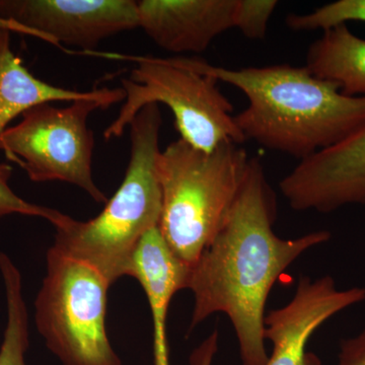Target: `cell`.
<instances>
[{
    "label": "cell",
    "mask_w": 365,
    "mask_h": 365,
    "mask_svg": "<svg viewBox=\"0 0 365 365\" xmlns=\"http://www.w3.org/2000/svg\"><path fill=\"white\" fill-rule=\"evenodd\" d=\"M250 158L242 144L225 143L212 151L179 138L160 151V228L179 260L192 267L217 234L246 177Z\"/></svg>",
    "instance_id": "4"
},
{
    "label": "cell",
    "mask_w": 365,
    "mask_h": 365,
    "mask_svg": "<svg viewBox=\"0 0 365 365\" xmlns=\"http://www.w3.org/2000/svg\"><path fill=\"white\" fill-rule=\"evenodd\" d=\"M11 175L13 168L6 163H0V218L18 213L21 215L44 218L54 227L64 220L66 215L58 210L28 202L25 199L16 195L14 190L9 187Z\"/></svg>",
    "instance_id": "17"
},
{
    "label": "cell",
    "mask_w": 365,
    "mask_h": 365,
    "mask_svg": "<svg viewBox=\"0 0 365 365\" xmlns=\"http://www.w3.org/2000/svg\"><path fill=\"white\" fill-rule=\"evenodd\" d=\"M277 201L260 158H250L246 177L225 222L190 267L194 297L189 332L215 314L234 327L242 365H266V302L278 278L309 250L331 239L328 230L281 239L274 232Z\"/></svg>",
    "instance_id": "1"
},
{
    "label": "cell",
    "mask_w": 365,
    "mask_h": 365,
    "mask_svg": "<svg viewBox=\"0 0 365 365\" xmlns=\"http://www.w3.org/2000/svg\"><path fill=\"white\" fill-rule=\"evenodd\" d=\"M11 31L0 26V133L28 110L47 103L85 100L96 97L101 88L90 91L67 90L44 83L24 66L11 47Z\"/></svg>",
    "instance_id": "13"
},
{
    "label": "cell",
    "mask_w": 365,
    "mask_h": 365,
    "mask_svg": "<svg viewBox=\"0 0 365 365\" xmlns=\"http://www.w3.org/2000/svg\"><path fill=\"white\" fill-rule=\"evenodd\" d=\"M307 69L316 78L332 83L349 97H365V39L347 25L323 31L309 45Z\"/></svg>",
    "instance_id": "14"
},
{
    "label": "cell",
    "mask_w": 365,
    "mask_h": 365,
    "mask_svg": "<svg viewBox=\"0 0 365 365\" xmlns=\"http://www.w3.org/2000/svg\"><path fill=\"white\" fill-rule=\"evenodd\" d=\"M0 26L83 52L139 28L134 0H0Z\"/></svg>",
    "instance_id": "8"
},
{
    "label": "cell",
    "mask_w": 365,
    "mask_h": 365,
    "mask_svg": "<svg viewBox=\"0 0 365 365\" xmlns=\"http://www.w3.org/2000/svg\"><path fill=\"white\" fill-rule=\"evenodd\" d=\"M279 188L297 211L329 213L365 204V124L336 145L300 160Z\"/></svg>",
    "instance_id": "9"
},
{
    "label": "cell",
    "mask_w": 365,
    "mask_h": 365,
    "mask_svg": "<svg viewBox=\"0 0 365 365\" xmlns=\"http://www.w3.org/2000/svg\"><path fill=\"white\" fill-rule=\"evenodd\" d=\"M139 28L168 52L202 53L237 29L240 0H141Z\"/></svg>",
    "instance_id": "11"
},
{
    "label": "cell",
    "mask_w": 365,
    "mask_h": 365,
    "mask_svg": "<svg viewBox=\"0 0 365 365\" xmlns=\"http://www.w3.org/2000/svg\"><path fill=\"white\" fill-rule=\"evenodd\" d=\"M186 66L242 91L248 106L235 119L246 141L304 160L365 124V97H349L306 66L230 68L182 57Z\"/></svg>",
    "instance_id": "2"
},
{
    "label": "cell",
    "mask_w": 365,
    "mask_h": 365,
    "mask_svg": "<svg viewBox=\"0 0 365 365\" xmlns=\"http://www.w3.org/2000/svg\"><path fill=\"white\" fill-rule=\"evenodd\" d=\"M348 21L365 23V0H338L307 14H290L287 26L294 32L325 31L333 26L347 25Z\"/></svg>",
    "instance_id": "16"
},
{
    "label": "cell",
    "mask_w": 365,
    "mask_h": 365,
    "mask_svg": "<svg viewBox=\"0 0 365 365\" xmlns=\"http://www.w3.org/2000/svg\"><path fill=\"white\" fill-rule=\"evenodd\" d=\"M190 267L175 256L158 227L148 232L132 257L128 276L140 283L153 314L155 365H170L167 316L173 297L187 289Z\"/></svg>",
    "instance_id": "12"
},
{
    "label": "cell",
    "mask_w": 365,
    "mask_h": 365,
    "mask_svg": "<svg viewBox=\"0 0 365 365\" xmlns=\"http://www.w3.org/2000/svg\"><path fill=\"white\" fill-rule=\"evenodd\" d=\"M162 124L158 104L143 108L129 125L131 155L123 182L104 210L88 222L66 215L54 227L53 246L90 264L111 285L128 276L139 242L160 225L163 201L158 160Z\"/></svg>",
    "instance_id": "3"
},
{
    "label": "cell",
    "mask_w": 365,
    "mask_h": 365,
    "mask_svg": "<svg viewBox=\"0 0 365 365\" xmlns=\"http://www.w3.org/2000/svg\"><path fill=\"white\" fill-rule=\"evenodd\" d=\"M365 300V288L340 289L331 276H302L292 300L265 317V340L273 345L266 365H322L307 352L313 334L328 319Z\"/></svg>",
    "instance_id": "10"
},
{
    "label": "cell",
    "mask_w": 365,
    "mask_h": 365,
    "mask_svg": "<svg viewBox=\"0 0 365 365\" xmlns=\"http://www.w3.org/2000/svg\"><path fill=\"white\" fill-rule=\"evenodd\" d=\"M46 265L35 321L48 349L63 365H122L106 327L109 281L54 246Z\"/></svg>",
    "instance_id": "6"
},
{
    "label": "cell",
    "mask_w": 365,
    "mask_h": 365,
    "mask_svg": "<svg viewBox=\"0 0 365 365\" xmlns=\"http://www.w3.org/2000/svg\"><path fill=\"white\" fill-rule=\"evenodd\" d=\"M122 88H101L96 97L74 101L67 107L50 103L21 115L20 123L0 133V151L18 163L31 181H60L76 185L93 201L107 203V196L93 178L95 136L88 125L91 113L124 102Z\"/></svg>",
    "instance_id": "7"
},
{
    "label": "cell",
    "mask_w": 365,
    "mask_h": 365,
    "mask_svg": "<svg viewBox=\"0 0 365 365\" xmlns=\"http://www.w3.org/2000/svg\"><path fill=\"white\" fill-rule=\"evenodd\" d=\"M0 272L6 287L7 322L0 347V365H26L29 319L21 272L6 254L0 252Z\"/></svg>",
    "instance_id": "15"
},
{
    "label": "cell",
    "mask_w": 365,
    "mask_h": 365,
    "mask_svg": "<svg viewBox=\"0 0 365 365\" xmlns=\"http://www.w3.org/2000/svg\"><path fill=\"white\" fill-rule=\"evenodd\" d=\"M277 6L275 0H240L237 30L250 40L264 39Z\"/></svg>",
    "instance_id": "18"
},
{
    "label": "cell",
    "mask_w": 365,
    "mask_h": 365,
    "mask_svg": "<svg viewBox=\"0 0 365 365\" xmlns=\"http://www.w3.org/2000/svg\"><path fill=\"white\" fill-rule=\"evenodd\" d=\"M117 57L134 60L137 67L130 78H121L126 98L104 131L108 140L123 135L145 106L162 103L174 115L180 138L193 148L212 151L222 143H246L232 114L234 107L216 79L190 68L182 57Z\"/></svg>",
    "instance_id": "5"
},
{
    "label": "cell",
    "mask_w": 365,
    "mask_h": 365,
    "mask_svg": "<svg viewBox=\"0 0 365 365\" xmlns=\"http://www.w3.org/2000/svg\"><path fill=\"white\" fill-rule=\"evenodd\" d=\"M337 365H365V330L341 343Z\"/></svg>",
    "instance_id": "19"
},
{
    "label": "cell",
    "mask_w": 365,
    "mask_h": 365,
    "mask_svg": "<svg viewBox=\"0 0 365 365\" xmlns=\"http://www.w3.org/2000/svg\"><path fill=\"white\" fill-rule=\"evenodd\" d=\"M218 350V332L213 331L190 356V365H212Z\"/></svg>",
    "instance_id": "20"
}]
</instances>
